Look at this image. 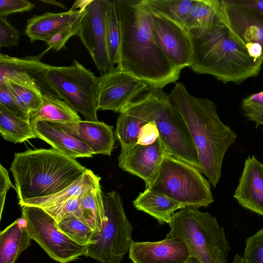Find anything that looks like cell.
Wrapping results in <instances>:
<instances>
[{
  "label": "cell",
  "mask_w": 263,
  "mask_h": 263,
  "mask_svg": "<svg viewBox=\"0 0 263 263\" xmlns=\"http://www.w3.org/2000/svg\"><path fill=\"white\" fill-rule=\"evenodd\" d=\"M15 190V186L11 182L8 171L1 164L0 165V205L1 218L4 209L7 191L10 187Z\"/></svg>",
  "instance_id": "obj_42"
},
{
  "label": "cell",
  "mask_w": 263,
  "mask_h": 263,
  "mask_svg": "<svg viewBox=\"0 0 263 263\" xmlns=\"http://www.w3.org/2000/svg\"><path fill=\"white\" fill-rule=\"evenodd\" d=\"M101 177L89 169L72 184L55 194L36 198L18 201V204L38 206L41 208L52 206L64 202L74 196H83L85 193L100 184Z\"/></svg>",
  "instance_id": "obj_27"
},
{
  "label": "cell",
  "mask_w": 263,
  "mask_h": 263,
  "mask_svg": "<svg viewBox=\"0 0 263 263\" xmlns=\"http://www.w3.org/2000/svg\"><path fill=\"white\" fill-rule=\"evenodd\" d=\"M32 127L36 138L66 156L75 159L90 158L95 155L85 143L52 123L40 121L33 123Z\"/></svg>",
  "instance_id": "obj_21"
},
{
  "label": "cell",
  "mask_w": 263,
  "mask_h": 263,
  "mask_svg": "<svg viewBox=\"0 0 263 263\" xmlns=\"http://www.w3.org/2000/svg\"><path fill=\"white\" fill-rule=\"evenodd\" d=\"M53 124L83 142L95 155H111L115 142L112 126L103 122L86 120Z\"/></svg>",
  "instance_id": "obj_20"
},
{
  "label": "cell",
  "mask_w": 263,
  "mask_h": 263,
  "mask_svg": "<svg viewBox=\"0 0 263 263\" xmlns=\"http://www.w3.org/2000/svg\"><path fill=\"white\" fill-rule=\"evenodd\" d=\"M108 1H90L86 8L78 35L101 74L115 67L109 58L106 37V11Z\"/></svg>",
  "instance_id": "obj_12"
},
{
  "label": "cell",
  "mask_w": 263,
  "mask_h": 263,
  "mask_svg": "<svg viewBox=\"0 0 263 263\" xmlns=\"http://www.w3.org/2000/svg\"><path fill=\"white\" fill-rule=\"evenodd\" d=\"M85 9L80 10L71 8L64 12H46L42 15H34L27 21L25 34L31 42L37 40L46 42L58 32L75 22Z\"/></svg>",
  "instance_id": "obj_22"
},
{
  "label": "cell",
  "mask_w": 263,
  "mask_h": 263,
  "mask_svg": "<svg viewBox=\"0 0 263 263\" xmlns=\"http://www.w3.org/2000/svg\"><path fill=\"white\" fill-rule=\"evenodd\" d=\"M87 168L52 147L14 154L10 171L18 201L49 196L67 188Z\"/></svg>",
  "instance_id": "obj_3"
},
{
  "label": "cell",
  "mask_w": 263,
  "mask_h": 263,
  "mask_svg": "<svg viewBox=\"0 0 263 263\" xmlns=\"http://www.w3.org/2000/svg\"><path fill=\"white\" fill-rule=\"evenodd\" d=\"M142 1L153 14L166 17L182 26L196 0Z\"/></svg>",
  "instance_id": "obj_30"
},
{
  "label": "cell",
  "mask_w": 263,
  "mask_h": 263,
  "mask_svg": "<svg viewBox=\"0 0 263 263\" xmlns=\"http://www.w3.org/2000/svg\"><path fill=\"white\" fill-rule=\"evenodd\" d=\"M102 194L100 184L87 190L81 198L79 210L76 216L90 227L98 236L102 232L105 220Z\"/></svg>",
  "instance_id": "obj_28"
},
{
  "label": "cell",
  "mask_w": 263,
  "mask_h": 263,
  "mask_svg": "<svg viewBox=\"0 0 263 263\" xmlns=\"http://www.w3.org/2000/svg\"><path fill=\"white\" fill-rule=\"evenodd\" d=\"M0 134L4 139L14 143L36 138L28 120L0 105Z\"/></svg>",
  "instance_id": "obj_29"
},
{
  "label": "cell",
  "mask_w": 263,
  "mask_h": 263,
  "mask_svg": "<svg viewBox=\"0 0 263 263\" xmlns=\"http://www.w3.org/2000/svg\"><path fill=\"white\" fill-rule=\"evenodd\" d=\"M242 257L246 263H263V229L247 238Z\"/></svg>",
  "instance_id": "obj_35"
},
{
  "label": "cell",
  "mask_w": 263,
  "mask_h": 263,
  "mask_svg": "<svg viewBox=\"0 0 263 263\" xmlns=\"http://www.w3.org/2000/svg\"><path fill=\"white\" fill-rule=\"evenodd\" d=\"M152 30L156 44L172 64L181 70L190 67L193 57L192 39L181 25L166 17L153 14Z\"/></svg>",
  "instance_id": "obj_13"
},
{
  "label": "cell",
  "mask_w": 263,
  "mask_h": 263,
  "mask_svg": "<svg viewBox=\"0 0 263 263\" xmlns=\"http://www.w3.org/2000/svg\"><path fill=\"white\" fill-rule=\"evenodd\" d=\"M85 9L75 22L58 32L46 42L49 48L58 51L65 46L66 43L72 36L78 35Z\"/></svg>",
  "instance_id": "obj_37"
},
{
  "label": "cell",
  "mask_w": 263,
  "mask_h": 263,
  "mask_svg": "<svg viewBox=\"0 0 263 263\" xmlns=\"http://www.w3.org/2000/svg\"><path fill=\"white\" fill-rule=\"evenodd\" d=\"M19 39L18 31L7 21L6 17L0 16V47L17 46Z\"/></svg>",
  "instance_id": "obj_39"
},
{
  "label": "cell",
  "mask_w": 263,
  "mask_h": 263,
  "mask_svg": "<svg viewBox=\"0 0 263 263\" xmlns=\"http://www.w3.org/2000/svg\"><path fill=\"white\" fill-rule=\"evenodd\" d=\"M232 5L250 9L263 16V0H224Z\"/></svg>",
  "instance_id": "obj_43"
},
{
  "label": "cell",
  "mask_w": 263,
  "mask_h": 263,
  "mask_svg": "<svg viewBox=\"0 0 263 263\" xmlns=\"http://www.w3.org/2000/svg\"><path fill=\"white\" fill-rule=\"evenodd\" d=\"M156 101L155 88L149 87L148 91L119 114L115 135L121 147L137 142L141 128L146 123L153 121Z\"/></svg>",
  "instance_id": "obj_16"
},
{
  "label": "cell",
  "mask_w": 263,
  "mask_h": 263,
  "mask_svg": "<svg viewBox=\"0 0 263 263\" xmlns=\"http://www.w3.org/2000/svg\"><path fill=\"white\" fill-rule=\"evenodd\" d=\"M191 37L193 57L190 68L195 72L212 75L224 84H239L259 74L262 60L252 58L226 23Z\"/></svg>",
  "instance_id": "obj_4"
},
{
  "label": "cell",
  "mask_w": 263,
  "mask_h": 263,
  "mask_svg": "<svg viewBox=\"0 0 263 263\" xmlns=\"http://www.w3.org/2000/svg\"><path fill=\"white\" fill-rule=\"evenodd\" d=\"M166 234L179 237L191 256L201 263H228L231 250L224 229L216 219L198 209L185 207L174 213Z\"/></svg>",
  "instance_id": "obj_5"
},
{
  "label": "cell",
  "mask_w": 263,
  "mask_h": 263,
  "mask_svg": "<svg viewBox=\"0 0 263 263\" xmlns=\"http://www.w3.org/2000/svg\"><path fill=\"white\" fill-rule=\"evenodd\" d=\"M45 79L51 89L86 120L96 121L99 79L76 60L68 66L47 65Z\"/></svg>",
  "instance_id": "obj_7"
},
{
  "label": "cell",
  "mask_w": 263,
  "mask_h": 263,
  "mask_svg": "<svg viewBox=\"0 0 263 263\" xmlns=\"http://www.w3.org/2000/svg\"><path fill=\"white\" fill-rule=\"evenodd\" d=\"M22 217L26 221L28 232L47 254L60 263H68L85 256L88 246L72 240L58 227L55 219L44 209L23 205Z\"/></svg>",
  "instance_id": "obj_9"
},
{
  "label": "cell",
  "mask_w": 263,
  "mask_h": 263,
  "mask_svg": "<svg viewBox=\"0 0 263 263\" xmlns=\"http://www.w3.org/2000/svg\"><path fill=\"white\" fill-rule=\"evenodd\" d=\"M155 91L153 120L168 154L199 169L197 149L184 120L170 104L162 89L155 88Z\"/></svg>",
  "instance_id": "obj_10"
},
{
  "label": "cell",
  "mask_w": 263,
  "mask_h": 263,
  "mask_svg": "<svg viewBox=\"0 0 263 263\" xmlns=\"http://www.w3.org/2000/svg\"><path fill=\"white\" fill-rule=\"evenodd\" d=\"M221 4L226 25L234 37L245 47L249 43L260 45L263 61V16L247 8L228 4L224 0Z\"/></svg>",
  "instance_id": "obj_18"
},
{
  "label": "cell",
  "mask_w": 263,
  "mask_h": 263,
  "mask_svg": "<svg viewBox=\"0 0 263 263\" xmlns=\"http://www.w3.org/2000/svg\"><path fill=\"white\" fill-rule=\"evenodd\" d=\"M34 5L26 0H1L0 16L6 17L12 13L31 10Z\"/></svg>",
  "instance_id": "obj_40"
},
{
  "label": "cell",
  "mask_w": 263,
  "mask_h": 263,
  "mask_svg": "<svg viewBox=\"0 0 263 263\" xmlns=\"http://www.w3.org/2000/svg\"><path fill=\"white\" fill-rule=\"evenodd\" d=\"M120 30L118 67L149 87L162 89L176 82L181 70L156 44L153 14L142 0H114Z\"/></svg>",
  "instance_id": "obj_1"
},
{
  "label": "cell",
  "mask_w": 263,
  "mask_h": 263,
  "mask_svg": "<svg viewBox=\"0 0 263 263\" xmlns=\"http://www.w3.org/2000/svg\"><path fill=\"white\" fill-rule=\"evenodd\" d=\"M210 182L197 167L169 154L164 157L154 181L147 187L185 207H206L214 201Z\"/></svg>",
  "instance_id": "obj_6"
},
{
  "label": "cell",
  "mask_w": 263,
  "mask_h": 263,
  "mask_svg": "<svg viewBox=\"0 0 263 263\" xmlns=\"http://www.w3.org/2000/svg\"><path fill=\"white\" fill-rule=\"evenodd\" d=\"M31 125L37 121L53 123H67L81 120L78 112L57 95L52 93L42 95L40 107L28 114Z\"/></svg>",
  "instance_id": "obj_25"
},
{
  "label": "cell",
  "mask_w": 263,
  "mask_h": 263,
  "mask_svg": "<svg viewBox=\"0 0 263 263\" xmlns=\"http://www.w3.org/2000/svg\"><path fill=\"white\" fill-rule=\"evenodd\" d=\"M234 197L242 207L263 216V164L254 156L246 160Z\"/></svg>",
  "instance_id": "obj_19"
},
{
  "label": "cell",
  "mask_w": 263,
  "mask_h": 263,
  "mask_svg": "<svg viewBox=\"0 0 263 263\" xmlns=\"http://www.w3.org/2000/svg\"><path fill=\"white\" fill-rule=\"evenodd\" d=\"M58 224L63 233L80 245L88 246L97 241L98 235L73 214L65 217Z\"/></svg>",
  "instance_id": "obj_31"
},
{
  "label": "cell",
  "mask_w": 263,
  "mask_h": 263,
  "mask_svg": "<svg viewBox=\"0 0 263 263\" xmlns=\"http://www.w3.org/2000/svg\"><path fill=\"white\" fill-rule=\"evenodd\" d=\"M40 59L37 56L15 58L1 53L0 83L11 82L33 88L42 94L52 93L45 79L48 64Z\"/></svg>",
  "instance_id": "obj_15"
},
{
  "label": "cell",
  "mask_w": 263,
  "mask_h": 263,
  "mask_svg": "<svg viewBox=\"0 0 263 263\" xmlns=\"http://www.w3.org/2000/svg\"><path fill=\"white\" fill-rule=\"evenodd\" d=\"M186 263H201L196 258L191 256L190 259L186 262Z\"/></svg>",
  "instance_id": "obj_46"
},
{
  "label": "cell",
  "mask_w": 263,
  "mask_h": 263,
  "mask_svg": "<svg viewBox=\"0 0 263 263\" xmlns=\"http://www.w3.org/2000/svg\"><path fill=\"white\" fill-rule=\"evenodd\" d=\"M40 1L44 3H46V4H50V5H54V6H56L61 7V8L64 9H66V7L63 4H62V3H61L59 2L54 1V0H40Z\"/></svg>",
  "instance_id": "obj_45"
},
{
  "label": "cell",
  "mask_w": 263,
  "mask_h": 263,
  "mask_svg": "<svg viewBox=\"0 0 263 263\" xmlns=\"http://www.w3.org/2000/svg\"><path fill=\"white\" fill-rule=\"evenodd\" d=\"M167 98L189 128L197 149L200 171L216 187L224 156L235 141L236 134L220 120L214 102L192 96L182 83H175Z\"/></svg>",
  "instance_id": "obj_2"
},
{
  "label": "cell",
  "mask_w": 263,
  "mask_h": 263,
  "mask_svg": "<svg viewBox=\"0 0 263 263\" xmlns=\"http://www.w3.org/2000/svg\"><path fill=\"white\" fill-rule=\"evenodd\" d=\"M159 132L153 120L144 124L140 129L137 143L149 145L153 143L159 137Z\"/></svg>",
  "instance_id": "obj_41"
},
{
  "label": "cell",
  "mask_w": 263,
  "mask_h": 263,
  "mask_svg": "<svg viewBox=\"0 0 263 263\" xmlns=\"http://www.w3.org/2000/svg\"><path fill=\"white\" fill-rule=\"evenodd\" d=\"M0 105L17 116L28 120V114L19 105L7 83H0Z\"/></svg>",
  "instance_id": "obj_38"
},
{
  "label": "cell",
  "mask_w": 263,
  "mask_h": 263,
  "mask_svg": "<svg viewBox=\"0 0 263 263\" xmlns=\"http://www.w3.org/2000/svg\"><path fill=\"white\" fill-rule=\"evenodd\" d=\"M31 239L26 221L21 216L0 233V263H15L30 247Z\"/></svg>",
  "instance_id": "obj_24"
},
{
  "label": "cell",
  "mask_w": 263,
  "mask_h": 263,
  "mask_svg": "<svg viewBox=\"0 0 263 263\" xmlns=\"http://www.w3.org/2000/svg\"><path fill=\"white\" fill-rule=\"evenodd\" d=\"M82 196H74L60 203L42 208L51 215L58 223L70 214L77 215Z\"/></svg>",
  "instance_id": "obj_36"
},
{
  "label": "cell",
  "mask_w": 263,
  "mask_h": 263,
  "mask_svg": "<svg viewBox=\"0 0 263 263\" xmlns=\"http://www.w3.org/2000/svg\"><path fill=\"white\" fill-rule=\"evenodd\" d=\"M168 154L160 136L152 144L138 143L121 147L118 157L120 168L143 179L146 187L155 179L165 156Z\"/></svg>",
  "instance_id": "obj_14"
},
{
  "label": "cell",
  "mask_w": 263,
  "mask_h": 263,
  "mask_svg": "<svg viewBox=\"0 0 263 263\" xmlns=\"http://www.w3.org/2000/svg\"><path fill=\"white\" fill-rule=\"evenodd\" d=\"M225 23L221 0H196L182 26L190 36H195Z\"/></svg>",
  "instance_id": "obj_23"
},
{
  "label": "cell",
  "mask_w": 263,
  "mask_h": 263,
  "mask_svg": "<svg viewBox=\"0 0 263 263\" xmlns=\"http://www.w3.org/2000/svg\"><path fill=\"white\" fill-rule=\"evenodd\" d=\"M98 79V110H109L120 114L149 89L146 83L118 66L101 74Z\"/></svg>",
  "instance_id": "obj_11"
},
{
  "label": "cell",
  "mask_w": 263,
  "mask_h": 263,
  "mask_svg": "<svg viewBox=\"0 0 263 263\" xmlns=\"http://www.w3.org/2000/svg\"><path fill=\"white\" fill-rule=\"evenodd\" d=\"M105 22L108 53L111 62L115 66L119 61L120 30L114 1H108Z\"/></svg>",
  "instance_id": "obj_32"
},
{
  "label": "cell",
  "mask_w": 263,
  "mask_h": 263,
  "mask_svg": "<svg viewBox=\"0 0 263 263\" xmlns=\"http://www.w3.org/2000/svg\"><path fill=\"white\" fill-rule=\"evenodd\" d=\"M133 203L137 210L149 215L162 224H168L175 211L185 208L162 193L146 189Z\"/></svg>",
  "instance_id": "obj_26"
},
{
  "label": "cell",
  "mask_w": 263,
  "mask_h": 263,
  "mask_svg": "<svg viewBox=\"0 0 263 263\" xmlns=\"http://www.w3.org/2000/svg\"><path fill=\"white\" fill-rule=\"evenodd\" d=\"M241 108L245 116L255 123L256 128L263 125V91L243 99Z\"/></svg>",
  "instance_id": "obj_34"
},
{
  "label": "cell",
  "mask_w": 263,
  "mask_h": 263,
  "mask_svg": "<svg viewBox=\"0 0 263 263\" xmlns=\"http://www.w3.org/2000/svg\"><path fill=\"white\" fill-rule=\"evenodd\" d=\"M128 252L133 263H186L191 257L179 237L167 235L158 241H133Z\"/></svg>",
  "instance_id": "obj_17"
},
{
  "label": "cell",
  "mask_w": 263,
  "mask_h": 263,
  "mask_svg": "<svg viewBox=\"0 0 263 263\" xmlns=\"http://www.w3.org/2000/svg\"><path fill=\"white\" fill-rule=\"evenodd\" d=\"M105 220L102 232L94 245L88 246L85 256L99 263H120L133 241V227L125 213L119 194L103 192Z\"/></svg>",
  "instance_id": "obj_8"
},
{
  "label": "cell",
  "mask_w": 263,
  "mask_h": 263,
  "mask_svg": "<svg viewBox=\"0 0 263 263\" xmlns=\"http://www.w3.org/2000/svg\"><path fill=\"white\" fill-rule=\"evenodd\" d=\"M6 83L19 105L27 114L40 107L42 102L41 91L11 82Z\"/></svg>",
  "instance_id": "obj_33"
},
{
  "label": "cell",
  "mask_w": 263,
  "mask_h": 263,
  "mask_svg": "<svg viewBox=\"0 0 263 263\" xmlns=\"http://www.w3.org/2000/svg\"><path fill=\"white\" fill-rule=\"evenodd\" d=\"M249 54L256 60H262V51L260 45L256 43H249L245 45Z\"/></svg>",
  "instance_id": "obj_44"
}]
</instances>
